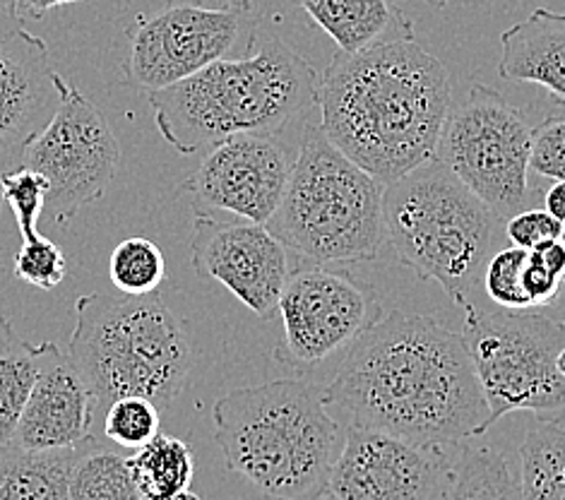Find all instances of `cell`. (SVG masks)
I'll return each instance as SVG.
<instances>
[{"instance_id": "4", "label": "cell", "mask_w": 565, "mask_h": 500, "mask_svg": "<svg viewBox=\"0 0 565 500\" xmlns=\"http://www.w3.org/2000/svg\"><path fill=\"white\" fill-rule=\"evenodd\" d=\"M228 471L273 500H313L328 491L347 428L328 414L326 387L281 377L232 390L214 402Z\"/></svg>"}, {"instance_id": "37", "label": "cell", "mask_w": 565, "mask_h": 500, "mask_svg": "<svg viewBox=\"0 0 565 500\" xmlns=\"http://www.w3.org/2000/svg\"><path fill=\"white\" fill-rule=\"evenodd\" d=\"M416 3H424V6H428V8H436V10H443V8H448L452 0H416Z\"/></svg>"}, {"instance_id": "7", "label": "cell", "mask_w": 565, "mask_h": 500, "mask_svg": "<svg viewBox=\"0 0 565 500\" xmlns=\"http://www.w3.org/2000/svg\"><path fill=\"white\" fill-rule=\"evenodd\" d=\"M383 220L397 260L465 308L487 263L495 214L434 157L385 185Z\"/></svg>"}, {"instance_id": "20", "label": "cell", "mask_w": 565, "mask_h": 500, "mask_svg": "<svg viewBox=\"0 0 565 500\" xmlns=\"http://www.w3.org/2000/svg\"><path fill=\"white\" fill-rule=\"evenodd\" d=\"M77 448L26 450L15 443L0 448V500H71L68 479Z\"/></svg>"}, {"instance_id": "39", "label": "cell", "mask_w": 565, "mask_h": 500, "mask_svg": "<svg viewBox=\"0 0 565 500\" xmlns=\"http://www.w3.org/2000/svg\"><path fill=\"white\" fill-rule=\"evenodd\" d=\"M226 6H248V8H253L250 6V0H224Z\"/></svg>"}, {"instance_id": "6", "label": "cell", "mask_w": 565, "mask_h": 500, "mask_svg": "<svg viewBox=\"0 0 565 500\" xmlns=\"http://www.w3.org/2000/svg\"><path fill=\"white\" fill-rule=\"evenodd\" d=\"M385 185L354 164L320 124H308L289 183L265 226L313 265L381 258L385 243Z\"/></svg>"}, {"instance_id": "17", "label": "cell", "mask_w": 565, "mask_h": 500, "mask_svg": "<svg viewBox=\"0 0 565 500\" xmlns=\"http://www.w3.org/2000/svg\"><path fill=\"white\" fill-rule=\"evenodd\" d=\"M36 381L10 443L26 450L77 448L92 438L99 409L68 349L53 342L34 347Z\"/></svg>"}, {"instance_id": "1", "label": "cell", "mask_w": 565, "mask_h": 500, "mask_svg": "<svg viewBox=\"0 0 565 500\" xmlns=\"http://www.w3.org/2000/svg\"><path fill=\"white\" fill-rule=\"evenodd\" d=\"M326 404L359 428L455 445L483 436V400L462 332L438 320L390 310L347 349Z\"/></svg>"}, {"instance_id": "28", "label": "cell", "mask_w": 565, "mask_h": 500, "mask_svg": "<svg viewBox=\"0 0 565 500\" xmlns=\"http://www.w3.org/2000/svg\"><path fill=\"white\" fill-rule=\"evenodd\" d=\"M159 434V407L145 397H120L106 407L104 436L120 448L138 450Z\"/></svg>"}, {"instance_id": "14", "label": "cell", "mask_w": 565, "mask_h": 500, "mask_svg": "<svg viewBox=\"0 0 565 500\" xmlns=\"http://www.w3.org/2000/svg\"><path fill=\"white\" fill-rule=\"evenodd\" d=\"M294 157L275 135H236L205 150L181 191L195 214L224 212L234 220L267 224L285 198Z\"/></svg>"}, {"instance_id": "2", "label": "cell", "mask_w": 565, "mask_h": 500, "mask_svg": "<svg viewBox=\"0 0 565 500\" xmlns=\"http://www.w3.org/2000/svg\"><path fill=\"white\" fill-rule=\"evenodd\" d=\"M452 102V83L436 56L397 39L338 53L320 75V128L383 185L436 157Z\"/></svg>"}, {"instance_id": "24", "label": "cell", "mask_w": 565, "mask_h": 500, "mask_svg": "<svg viewBox=\"0 0 565 500\" xmlns=\"http://www.w3.org/2000/svg\"><path fill=\"white\" fill-rule=\"evenodd\" d=\"M71 500H142L130 475L128 457L85 440L71 469Z\"/></svg>"}, {"instance_id": "31", "label": "cell", "mask_w": 565, "mask_h": 500, "mask_svg": "<svg viewBox=\"0 0 565 500\" xmlns=\"http://www.w3.org/2000/svg\"><path fill=\"white\" fill-rule=\"evenodd\" d=\"M530 171L565 181V116H548L532 128Z\"/></svg>"}, {"instance_id": "15", "label": "cell", "mask_w": 565, "mask_h": 500, "mask_svg": "<svg viewBox=\"0 0 565 500\" xmlns=\"http://www.w3.org/2000/svg\"><path fill=\"white\" fill-rule=\"evenodd\" d=\"M191 263L200 277L220 281L263 320L275 318L296 269L291 251L265 224L222 222L214 214H195Z\"/></svg>"}, {"instance_id": "34", "label": "cell", "mask_w": 565, "mask_h": 500, "mask_svg": "<svg viewBox=\"0 0 565 500\" xmlns=\"http://www.w3.org/2000/svg\"><path fill=\"white\" fill-rule=\"evenodd\" d=\"M20 30H24L20 0H0V44Z\"/></svg>"}, {"instance_id": "38", "label": "cell", "mask_w": 565, "mask_h": 500, "mask_svg": "<svg viewBox=\"0 0 565 500\" xmlns=\"http://www.w3.org/2000/svg\"><path fill=\"white\" fill-rule=\"evenodd\" d=\"M173 500H203V498H200V496H198V493H193V491H185V493L177 496Z\"/></svg>"}, {"instance_id": "3", "label": "cell", "mask_w": 565, "mask_h": 500, "mask_svg": "<svg viewBox=\"0 0 565 500\" xmlns=\"http://www.w3.org/2000/svg\"><path fill=\"white\" fill-rule=\"evenodd\" d=\"M320 75L301 53L260 30L246 53L220 58L181 83L147 94L154 124L179 155L236 135H277L318 102Z\"/></svg>"}, {"instance_id": "5", "label": "cell", "mask_w": 565, "mask_h": 500, "mask_svg": "<svg viewBox=\"0 0 565 500\" xmlns=\"http://www.w3.org/2000/svg\"><path fill=\"white\" fill-rule=\"evenodd\" d=\"M75 318L68 354L99 414L120 397H145L161 409L181 395L193 347L159 291L79 296Z\"/></svg>"}, {"instance_id": "10", "label": "cell", "mask_w": 565, "mask_h": 500, "mask_svg": "<svg viewBox=\"0 0 565 500\" xmlns=\"http://www.w3.org/2000/svg\"><path fill=\"white\" fill-rule=\"evenodd\" d=\"M532 128L501 94L475 85L460 109L450 111L436 159L446 164L498 220L522 210L530 191Z\"/></svg>"}, {"instance_id": "8", "label": "cell", "mask_w": 565, "mask_h": 500, "mask_svg": "<svg viewBox=\"0 0 565 500\" xmlns=\"http://www.w3.org/2000/svg\"><path fill=\"white\" fill-rule=\"evenodd\" d=\"M462 310V340L489 404L483 434L513 412L540 416L565 412V375L558 371L565 320L536 313H481L472 304Z\"/></svg>"}, {"instance_id": "11", "label": "cell", "mask_w": 565, "mask_h": 500, "mask_svg": "<svg viewBox=\"0 0 565 500\" xmlns=\"http://www.w3.org/2000/svg\"><path fill=\"white\" fill-rule=\"evenodd\" d=\"M22 167L46 179L53 224H68L109 191L120 167V142L89 97L68 85L58 111L32 142Z\"/></svg>"}, {"instance_id": "30", "label": "cell", "mask_w": 565, "mask_h": 500, "mask_svg": "<svg viewBox=\"0 0 565 500\" xmlns=\"http://www.w3.org/2000/svg\"><path fill=\"white\" fill-rule=\"evenodd\" d=\"M524 260H527V251L518 246L498 251L489 260L487 273H483V287H487V294L493 304L513 310L530 308L527 296H524L522 289Z\"/></svg>"}, {"instance_id": "9", "label": "cell", "mask_w": 565, "mask_h": 500, "mask_svg": "<svg viewBox=\"0 0 565 500\" xmlns=\"http://www.w3.org/2000/svg\"><path fill=\"white\" fill-rule=\"evenodd\" d=\"M258 34L248 6L210 8L203 0H164L138 15L124 34V85L145 94L164 89L220 58L246 53Z\"/></svg>"}, {"instance_id": "27", "label": "cell", "mask_w": 565, "mask_h": 500, "mask_svg": "<svg viewBox=\"0 0 565 500\" xmlns=\"http://www.w3.org/2000/svg\"><path fill=\"white\" fill-rule=\"evenodd\" d=\"M49 195V183L44 175L36 171L20 167L6 175H0V198L6 200V205L15 214V222L20 228L22 243H30L39 238V217H42L44 205Z\"/></svg>"}, {"instance_id": "25", "label": "cell", "mask_w": 565, "mask_h": 500, "mask_svg": "<svg viewBox=\"0 0 565 500\" xmlns=\"http://www.w3.org/2000/svg\"><path fill=\"white\" fill-rule=\"evenodd\" d=\"M448 500H522L520 479L491 448H465L455 459Z\"/></svg>"}, {"instance_id": "36", "label": "cell", "mask_w": 565, "mask_h": 500, "mask_svg": "<svg viewBox=\"0 0 565 500\" xmlns=\"http://www.w3.org/2000/svg\"><path fill=\"white\" fill-rule=\"evenodd\" d=\"M544 210L554 214V217L565 226V181H556L546 191Z\"/></svg>"}, {"instance_id": "13", "label": "cell", "mask_w": 565, "mask_h": 500, "mask_svg": "<svg viewBox=\"0 0 565 500\" xmlns=\"http://www.w3.org/2000/svg\"><path fill=\"white\" fill-rule=\"evenodd\" d=\"M452 477L446 445L347 426L328 493L338 500H448Z\"/></svg>"}, {"instance_id": "18", "label": "cell", "mask_w": 565, "mask_h": 500, "mask_svg": "<svg viewBox=\"0 0 565 500\" xmlns=\"http://www.w3.org/2000/svg\"><path fill=\"white\" fill-rule=\"evenodd\" d=\"M498 73L513 83L544 87L565 102V15L540 8L501 34Z\"/></svg>"}, {"instance_id": "21", "label": "cell", "mask_w": 565, "mask_h": 500, "mask_svg": "<svg viewBox=\"0 0 565 500\" xmlns=\"http://www.w3.org/2000/svg\"><path fill=\"white\" fill-rule=\"evenodd\" d=\"M130 475L142 500H173L191 491L193 450L181 438L159 434L128 457Z\"/></svg>"}, {"instance_id": "26", "label": "cell", "mask_w": 565, "mask_h": 500, "mask_svg": "<svg viewBox=\"0 0 565 500\" xmlns=\"http://www.w3.org/2000/svg\"><path fill=\"white\" fill-rule=\"evenodd\" d=\"M109 277L118 291L130 296L159 291V284L167 277L164 253L150 238L120 241L111 253Z\"/></svg>"}, {"instance_id": "19", "label": "cell", "mask_w": 565, "mask_h": 500, "mask_svg": "<svg viewBox=\"0 0 565 500\" xmlns=\"http://www.w3.org/2000/svg\"><path fill=\"white\" fill-rule=\"evenodd\" d=\"M342 53H359L397 39H414L412 22L393 0H289Z\"/></svg>"}, {"instance_id": "41", "label": "cell", "mask_w": 565, "mask_h": 500, "mask_svg": "<svg viewBox=\"0 0 565 500\" xmlns=\"http://www.w3.org/2000/svg\"><path fill=\"white\" fill-rule=\"evenodd\" d=\"M313 500H338V498H334L332 493H328V491H326V493H320V496H316Z\"/></svg>"}, {"instance_id": "35", "label": "cell", "mask_w": 565, "mask_h": 500, "mask_svg": "<svg viewBox=\"0 0 565 500\" xmlns=\"http://www.w3.org/2000/svg\"><path fill=\"white\" fill-rule=\"evenodd\" d=\"M71 3H83V0H20V12L22 18L42 20L51 10H56L61 6H71Z\"/></svg>"}, {"instance_id": "33", "label": "cell", "mask_w": 565, "mask_h": 500, "mask_svg": "<svg viewBox=\"0 0 565 500\" xmlns=\"http://www.w3.org/2000/svg\"><path fill=\"white\" fill-rule=\"evenodd\" d=\"M565 279L556 277L548 267H544L534 258L532 251H527V260L522 267V289L527 296L530 308H544L554 304L563 291Z\"/></svg>"}, {"instance_id": "40", "label": "cell", "mask_w": 565, "mask_h": 500, "mask_svg": "<svg viewBox=\"0 0 565 500\" xmlns=\"http://www.w3.org/2000/svg\"><path fill=\"white\" fill-rule=\"evenodd\" d=\"M558 371L565 375V349L561 351V357H558Z\"/></svg>"}, {"instance_id": "32", "label": "cell", "mask_w": 565, "mask_h": 500, "mask_svg": "<svg viewBox=\"0 0 565 500\" xmlns=\"http://www.w3.org/2000/svg\"><path fill=\"white\" fill-rule=\"evenodd\" d=\"M505 232L513 246L532 251L546 241L565 236V226L546 210H520L513 217H508Z\"/></svg>"}, {"instance_id": "29", "label": "cell", "mask_w": 565, "mask_h": 500, "mask_svg": "<svg viewBox=\"0 0 565 500\" xmlns=\"http://www.w3.org/2000/svg\"><path fill=\"white\" fill-rule=\"evenodd\" d=\"M15 277L34 289L51 291L68 275V263H65L63 248L46 236H39L30 243H22L12 260Z\"/></svg>"}, {"instance_id": "22", "label": "cell", "mask_w": 565, "mask_h": 500, "mask_svg": "<svg viewBox=\"0 0 565 500\" xmlns=\"http://www.w3.org/2000/svg\"><path fill=\"white\" fill-rule=\"evenodd\" d=\"M520 491L522 500H565V428L554 418L524 436Z\"/></svg>"}, {"instance_id": "23", "label": "cell", "mask_w": 565, "mask_h": 500, "mask_svg": "<svg viewBox=\"0 0 565 500\" xmlns=\"http://www.w3.org/2000/svg\"><path fill=\"white\" fill-rule=\"evenodd\" d=\"M36 371L34 344L18 340L10 320L0 318V448L15 436Z\"/></svg>"}, {"instance_id": "12", "label": "cell", "mask_w": 565, "mask_h": 500, "mask_svg": "<svg viewBox=\"0 0 565 500\" xmlns=\"http://www.w3.org/2000/svg\"><path fill=\"white\" fill-rule=\"evenodd\" d=\"M277 313L285 342L277 357L296 369H316L352 347L383 316L381 296L347 269L311 265L294 269Z\"/></svg>"}, {"instance_id": "16", "label": "cell", "mask_w": 565, "mask_h": 500, "mask_svg": "<svg viewBox=\"0 0 565 500\" xmlns=\"http://www.w3.org/2000/svg\"><path fill=\"white\" fill-rule=\"evenodd\" d=\"M68 85L39 36L20 30L0 44V175L24 164Z\"/></svg>"}]
</instances>
